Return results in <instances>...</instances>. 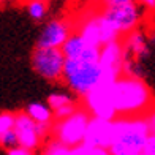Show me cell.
<instances>
[{
	"label": "cell",
	"instance_id": "6da1fadb",
	"mask_svg": "<svg viewBox=\"0 0 155 155\" xmlns=\"http://www.w3.org/2000/svg\"><path fill=\"white\" fill-rule=\"evenodd\" d=\"M112 101L117 117H146L155 108L149 84L131 74H120L112 82Z\"/></svg>",
	"mask_w": 155,
	"mask_h": 155
},
{
	"label": "cell",
	"instance_id": "7a4b0ae2",
	"mask_svg": "<svg viewBox=\"0 0 155 155\" xmlns=\"http://www.w3.org/2000/svg\"><path fill=\"white\" fill-rule=\"evenodd\" d=\"M150 128L146 117H117L114 120V138L109 146L111 155H143Z\"/></svg>",
	"mask_w": 155,
	"mask_h": 155
},
{
	"label": "cell",
	"instance_id": "3957f363",
	"mask_svg": "<svg viewBox=\"0 0 155 155\" xmlns=\"http://www.w3.org/2000/svg\"><path fill=\"white\" fill-rule=\"evenodd\" d=\"M97 6L120 38L141 29L147 16L138 0H101Z\"/></svg>",
	"mask_w": 155,
	"mask_h": 155
},
{
	"label": "cell",
	"instance_id": "277c9868",
	"mask_svg": "<svg viewBox=\"0 0 155 155\" xmlns=\"http://www.w3.org/2000/svg\"><path fill=\"white\" fill-rule=\"evenodd\" d=\"M103 81L106 79H104L103 70L98 60H84V59L65 60L62 82L65 84L68 92H71L74 97L82 98Z\"/></svg>",
	"mask_w": 155,
	"mask_h": 155
},
{
	"label": "cell",
	"instance_id": "5b68a950",
	"mask_svg": "<svg viewBox=\"0 0 155 155\" xmlns=\"http://www.w3.org/2000/svg\"><path fill=\"white\" fill-rule=\"evenodd\" d=\"M73 25L74 32H78L84 40H87L90 45L97 48H103L111 41L120 40L117 32L98 10V6H87L86 10H82L78 18L73 19Z\"/></svg>",
	"mask_w": 155,
	"mask_h": 155
},
{
	"label": "cell",
	"instance_id": "8992f818",
	"mask_svg": "<svg viewBox=\"0 0 155 155\" xmlns=\"http://www.w3.org/2000/svg\"><path fill=\"white\" fill-rule=\"evenodd\" d=\"M90 119H92L90 114L81 106L71 116L54 120L51 127V136L54 141H57L65 147H70V149L79 147L84 143Z\"/></svg>",
	"mask_w": 155,
	"mask_h": 155
},
{
	"label": "cell",
	"instance_id": "52a82bcc",
	"mask_svg": "<svg viewBox=\"0 0 155 155\" xmlns=\"http://www.w3.org/2000/svg\"><path fill=\"white\" fill-rule=\"evenodd\" d=\"M81 106L86 109L90 117L104 119V120H116L117 112L112 101V82L103 81L101 84L90 90L87 95H84Z\"/></svg>",
	"mask_w": 155,
	"mask_h": 155
},
{
	"label": "cell",
	"instance_id": "ba28073f",
	"mask_svg": "<svg viewBox=\"0 0 155 155\" xmlns=\"http://www.w3.org/2000/svg\"><path fill=\"white\" fill-rule=\"evenodd\" d=\"M32 68L46 81H62L63 68H65V55L62 49L51 48H35L32 52Z\"/></svg>",
	"mask_w": 155,
	"mask_h": 155
},
{
	"label": "cell",
	"instance_id": "9c48e42d",
	"mask_svg": "<svg viewBox=\"0 0 155 155\" xmlns=\"http://www.w3.org/2000/svg\"><path fill=\"white\" fill-rule=\"evenodd\" d=\"M15 131L18 135L19 146L30 150H37L45 143L48 136H51V127L38 125L25 114V112H18L16 122H15Z\"/></svg>",
	"mask_w": 155,
	"mask_h": 155
},
{
	"label": "cell",
	"instance_id": "30bf717a",
	"mask_svg": "<svg viewBox=\"0 0 155 155\" xmlns=\"http://www.w3.org/2000/svg\"><path fill=\"white\" fill-rule=\"evenodd\" d=\"M125 48L120 40L111 41L100 48V57L98 63L103 70L104 79L109 82H114L119 76L124 73V63H125Z\"/></svg>",
	"mask_w": 155,
	"mask_h": 155
},
{
	"label": "cell",
	"instance_id": "8fae6325",
	"mask_svg": "<svg viewBox=\"0 0 155 155\" xmlns=\"http://www.w3.org/2000/svg\"><path fill=\"white\" fill-rule=\"evenodd\" d=\"M74 32L73 19H51L43 25L37 48H51V49H62L68 37Z\"/></svg>",
	"mask_w": 155,
	"mask_h": 155
},
{
	"label": "cell",
	"instance_id": "7c38bea8",
	"mask_svg": "<svg viewBox=\"0 0 155 155\" xmlns=\"http://www.w3.org/2000/svg\"><path fill=\"white\" fill-rule=\"evenodd\" d=\"M112 138H114V120L92 117L82 144L92 149H109Z\"/></svg>",
	"mask_w": 155,
	"mask_h": 155
},
{
	"label": "cell",
	"instance_id": "4fadbf2b",
	"mask_svg": "<svg viewBox=\"0 0 155 155\" xmlns=\"http://www.w3.org/2000/svg\"><path fill=\"white\" fill-rule=\"evenodd\" d=\"M122 43L125 48L127 57L143 63L146 59L152 55V48H150V40H149V32H146L143 27L122 38Z\"/></svg>",
	"mask_w": 155,
	"mask_h": 155
},
{
	"label": "cell",
	"instance_id": "5bb4252c",
	"mask_svg": "<svg viewBox=\"0 0 155 155\" xmlns=\"http://www.w3.org/2000/svg\"><path fill=\"white\" fill-rule=\"evenodd\" d=\"M62 52L65 59H84V60H98L100 57V48L90 45L84 40L78 32H73L62 46Z\"/></svg>",
	"mask_w": 155,
	"mask_h": 155
},
{
	"label": "cell",
	"instance_id": "9a60e30c",
	"mask_svg": "<svg viewBox=\"0 0 155 155\" xmlns=\"http://www.w3.org/2000/svg\"><path fill=\"white\" fill-rule=\"evenodd\" d=\"M46 103L49 104V108L52 109L55 120L71 116L74 111H78L81 108L78 100H76V97L71 92H54V94L49 95Z\"/></svg>",
	"mask_w": 155,
	"mask_h": 155
},
{
	"label": "cell",
	"instance_id": "2e32d148",
	"mask_svg": "<svg viewBox=\"0 0 155 155\" xmlns=\"http://www.w3.org/2000/svg\"><path fill=\"white\" fill-rule=\"evenodd\" d=\"M24 112L32 119L33 122H37L38 125L52 127V124H54V120H55L54 112H52L51 108H49L48 103H41V101L29 103Z\"/></svg>",
	"mask_w": 155,
	"mask_h": 155
},
{
	"label": "cell",
	"instance_id": "e0dca14e",
	"mask_svg": "<svg viewBox=\"0 0 155 155\" xmlns=\"http://www.w3.org/2000/svg\"><path fill=\"white\" fill-rule=\"evenodd\" d=\"M24 3L25 11L30 16V19L40 22L48 16V0H24Z\"/></svg>",
	"mask_w": 155,
	"mask_h": 155
},
{
	"label": "cell",
	"instance_id": "ac0fdd59",
	"mask_svg": "<svg viewBox=\"0 0 155 155\" xmlns=\"http://www.w3.org/2000/svg\"><path fill=\"white\" fill-rule=\"evenodd\" d=\"M43 155H73V149L62 146L60 143L52 139L51 143L46 144L45 150H43Z\"/></svg>",
	"mask_w": 155,
	"mask_h": 155
},
{
	"label": "cell",
	"instance_id": "d6986e66",
	"mask_svg": "<svg viewBox=\"0 0 155 155\" xmlns=\"http://www.w3.org/2000/svg\"><path fill=\"white\" fill-rule=\"evenodd\" d=\"M15 122H16V114L15 112H0V135L15 130Z\"/></svg>",
	"mask_w": 155,
	"mask_h": 155
},
{
	"label": "cell",
	"instance_id": "ffe728a7",
	"mask_svg": "<svg viewBox=\"0 0 155 155\" xmlns=\"http://www.w3.org/2000/svg\"><path fill=\"white\" fill-rule=\"evenodd\" d=\"M16 146H19V141H18V135L15 130H10V131L3 133V135H0V147H3L5 150H10Z\"/></svg>",
	"mask_w": 155,
	"mask_h": 155
},
{
	"label": "cell",
	"instance_id": "44dd1931",
	"mask_svg": "<svg viewBox=\"0 0 155 155\" xmlns=\"http://www.w3.org/2000/svg\"><path fill=\"white\" fill-rule=\"evenodd\" d=\"M143 155H155V135L153 133H150V136L146 141V146L143 149Z\"/></svg>",
	"mask_w": 155,
	"mask_h": 155
},
{
	"label": "cell",
	"instance_id": "7402d4cb",
	"mask_svg": "<svg viewBox=\"0 0 155 155\" xmlns=\"http://www.w3.org/2000/svg\"><path fill=\"white\" fill-rule=\"evenodd\" d=\"M6 155H33V150L25 149L22 146H16V147H13V149L6 150Z\"/></svg>",
	"mask_w": 155,
	"mask_h": 155
},
{
	"label": "cell",
	"instance_id": "603a6c76",
	"mask_svg": "<svg viewBox=\"0 0 155 155\" xmlns=\"http://www.w3.org/2000/svg\"><path fill=\"white\" fill-rule=\"evenodd\" d=\"M138 3L147 13H155V0H138Z\"/></svg>",
	"mask_w": 155,
	"mask_h": 155
},
{
	"label": "cell",
	"instance_id": "cb8c5ba5",
	"mask_svg": "<svg viewBox=\"0 0 155 155\" xmlns=\"http://www.w3.org/2000/svg\"><path fill=\"white\" fill-rule=\"evenodd\" d=\"M90 155H111L108 149H92L90 147Z\"/></svg>",
	"mask_w": 155,
	"mask_h": 155
},
{
	"label": "cell",
	"instance_id": "d4e9b609",
	"mask_svg": "<svg viewBox=\"0 0 155 155\" xmlns=\"http://www.w3.org/2000/svg\"><path fill=\"white\" fill-rule=\"evenodd\" d=\"M21 2V0H0V6H8V5H15Z\"/></svg>",
	"mask_w": 155,
	"mask_h": 155
},
{
	"label": "cell",
	"instance_id": "484cf974",
	"mask_svg": "<svg viewBox=\"0 0 155 155\" xmlns=\"http://www.w3.org/2000/svg\"><path fill=\"white\" fill-rule=\"evenodd\" d=\"M86 2L89 3V6H97L101 3V0H86Z\"/></svg>",
	"mask_w": 155,
	"mask_h": 155
}]
</instances>
